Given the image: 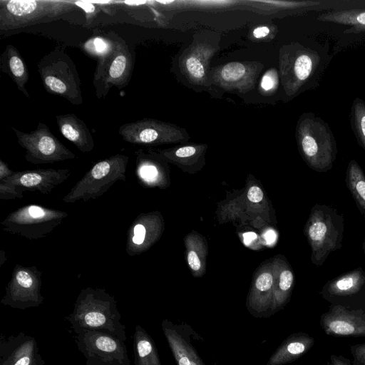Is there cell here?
<instances>
[{
	"label": "cell",
	"mask_w": 365,
	"mask_h": 365,
	"mask_svg": "<svg viewBox=\"0 0 365 365\" xmlns=\"http://www.w3.org/2000/svg\"><path fill=\"white\" fill-rule=\"evenodd\" d=\"M68 319L75 331H101L124 342L126 339L125 326L120 322L116 301L103 288L82 289Z\"/></svg>",
	"instance_id": "1"
},
{
	"label": "cell",
	"mask_w": 365,
	"mask_h": 365,
	"mask_svg": "<svg viewBox=\"0 0 365 365\" xmlns=\"http://www.w3.org/2000/svg\"><path fill=\"white\" fill-rule=\"evenodd\" d=\"M77 9L73 1L0 0V31L2 34L11 30L56 21Z\"/></svg>",
	"instance_id": "2"
},
{
	"label": "cell",
	"mask_w": 365,
	"mask_h": 365,
	"mask_svg": "<svg viewBox=\"0 0 365 365\" xmlns=\"http://www.w3.org/2000/svg\"><path fill=\"white\" fill-rule=\"evenodd\" d=\"M344 217L336 209L317 204L311 210L304 234L312 249L311 259L322 266L331 252L342 246Z\"/></svg>",
	"instance_id": "3"
},
{
	"label": "cell",
	"mask_w": 365,
	"mask_h": 365,
	"mask_svg": "<svg viewBox=\"0 0 365 365\" xmlns=\"http://www.w3.org/2000/svg\"><path fill=\"white\" fill-rule=\"evenodd\" d=\"M46 92L61 96L73 105L83 103L81 82L76 65L63 48L56 46L38 63Z\"/></svg>",
	"instance_id": "4"
},
{
	"label": "cell",
	"mask_w": 365,
	"mask_h": 365,
	"mask_svg": "<svg viewBox=\"0 0 365 365\" xmlns=\"http://www.w3.org/2000/svg\"><path fill=\"white\" fill-rule=\"evenodd\" d=\"M296 137L301 155L312 169L325 172L332 168L336 155V144L329 127L320 118H300Z\"/></svg>",
	"instance_id": "5"
},
{
	"label": "cell",
	"mask_w": 365,
	"mask_h": 365,
	"mask_svg": "<svg viewBox=\"0 0 365 365\" xmlns=\"http://www.w3.org/2000/svg\"><path fill=\"white\" fill-rule=\"evenodd\" d=\"M108 50L98 58L93 75V86L98 98H105L113 86L121 89L130 82L134 56L125 40L117 34H111Z\"/></svg>",
	"instance_id": "6"
},
{
	"label": "cell",
	"mask_w": 365,
	"mask_h": 365,
	"mask_svg": "<svg viewBox=\"0 0 365 365\" xmlns=\"http://www.w3.org/2000/svg\"><path fill=\"white\" fill-rule=\"evenodd\" d=\"M128 157L116 154L96 163L62 198L65 203L95 200L117 181H126Z\"/></svg>",
	"instance_id": "7"
},
{
	"label": "cell",
	"mask_w": 365,
	"mask_h": 365,
	"mask_svg": "<svg viewBox=\"0 0 365 365\" xmlns=\"http://www.w3.org/2000/svg\"><path fill=\"white\" fill-rule=\"evenodd\" d=\"M68 215L64 211L31 204L10 212L1 225L6 232L38 240L52 232Z\"/></svg>",
	"instance_id": "8"
},
{
	"label": "cell",
	"mask_w": 365,
	"mask_h": 365,
	"mask_svg": "<svg viewBox=\"0 0 365 365\" xmlns=\"http://www.w3.org/2000/svg\"><path fill=\"white\" fill-rule=\"evenodd\" d=\"M11 128L17 143L26 151L24 158L29 163L48 164L76 158L42 122H38L36 128L30 133Z\"/></svg>",
	"instance_id": "9"
},
{
	"label": "cell",
	"mask_w": 365,
	"mask_h": 365,
	"mask_svg": "<svg viewBox=\"0 0 365 365\" xmlns=\"http://www.w3.org/2000/svg\"><path fill=\"white\" fill-rule=\"evenodd\" d=\"M79 350L87 365H130L124 341L96 330L75 331Z\"/></svg>",
	"instance_id": "10"
},
{
	"label": "cell",
	"mask_w": 365,
	"mask_h": 365,
	"mask_svg": "<svg viewBox=\"0 0 365 365\" xmlns=\"http://www.w3.org/2000/svg\"><path fill=\"white\" fill-rule=\"evenodd\" d=\"M118 134L129 143L142 145L175 143L189 139L184 128L153 118H143L123 124L118 129Z\"/></svg>",
	"instance_id": "11"
},
{
	"label": "cell",
	"mask_w": 365,
	"mask_h": 365,
	"mask_svg": "<svg viewBox=\"0 0 365 365\" xmlns=\"http://www.w3.org/2000/svg\"><path fill=\"white\" fill-rule=\"evenodd\" d=\"M41 285L42 272L36 266L16 264L1 303L21 309L38 307L43 301Z\"/></svg>",
	"instance_id": "12"
},
{
	"label": "cell",
	"mask_w": 365,
	"mask_h": 365,
	"mask_svg": "<svg viewBox=\"0 0 365 365\" xmlns=\"http://www.w3.org/2000/svg\"><path fill=\"white\" fill-rule=\"evenodd\" d=\"M319 62L314 51L301 46L282 48L279 53V72L286 93L294 95L312 74Z\"/></svg>",
	"instance_id": "13"
},
{
	"label": "cell",
	"mask_w": 365,
	"mask_h": 365,
	"mask_svg": "<svg viewBox=\"0 0 365 365\" xmlns=\"http://www.w3.org/2000/svg\"><path fill=\"white\" fill-rule=\"evenodd\" d=\"M319 294L331 305L365 307V271L359 267L329 281Z\"/></svg>",
	"instance_id": "14"
},
{
	"label": "cell",
	"mask_w": 365,
	"mask_h": 365,
	"mask_svg": "<svg viewBox=\"0 0 365 365\" xmlns=\"http://www.w3.org/2000/svg\"><path fill=\"white\" fill-rule=\"evenodd\" d=\"M262 67L259 62H230L210 69V82L225 91L245 93L255 88Z\"/></svg>",
	"instance_id": "15"
},
{
	"label": "cell",
	"mask_w": 365,
	"mask_h": 365,
	"mask_svg": "<svg viewBox=\"0 0 365 365\" xmlns=\"http://www.w3.org/2000/svg\"><path fill=\"white\" fill-rule=\"evenodd\" d=\"M319 324L329 336H365V307H349L330 305L320 317Z\"/></svg>",
	"instance_id": "16"
},
{
	"label": "cell",
	"mask_w": 365,
	"mask_h": 365,
	"mask_svg": "<svg viewBox=\"0 0 365 365\" xmlns=\"http://www.w3.org/2000/svg\"><path fill=\"white\" fill-rule=\"evenodd\" d=\"M162 330L177 365H207L194 345L200 334L190 325L164 319Z\"/></svg>",
	"instance_id": "17"
},
{
	"label": "cell",
	"mask_w": 365,
	"mask_h": 365,
	"mask_svg": "<svg viewBox=\"0 0 365 365\" xmlns=\"http://www.w3.org/2000/svg\"><path fill=\"white\" fill-rule=\"evenodd\" d=\"M218 46L207 41H197L180 56V71L195 86H210L209 65Z\"/></svg>",
	"instance_id": "18"
},
{
	"label": "cell",
	"mask_w": 365,
	"mask_h": 365,
	"mask_svg": "<svg viewBox=\"0 0 365 365\" xmlns=\"http://www.w3.org/2000/svg\"><path fill=\"white\" fill-rule=\"evenodd\" d=\"M163 218L158 212L140 214L130 224L127 233L125 251L129 256L149 250L163 232Z\"/></svg>",
	"instance_id": "19"
},
{
	"label": "cell",
	"mask_w": 365,
	"mask_h": 365,
	"mask_svg": "<svg viewBox=\"0 0 365 365\" xmlns=\"http://www.w3.org/2000/svg\"><path fill=\"white\" fill-rule=\"evenodd\" d=\"M274 284L272 260L261 266L254 275L246 299V307L255 318L271 316Z\"/></svg>",
	"instance_id": "20"
},
{
	"label": "cell",
	"mask_w": 365,
	"mask_h": 365,
	"mask_svg": "<svg viewBox=\"0 0 365 365\" xmlns=\"http://www.w3.org/2000/svg\"><path fill=\"white\" fill-rule=\"evenodd\" d=\"M68 169L37 168L14 172L3 180L19 185L25 190L49 194L71 175Z\"/></svg>",
	"instance_id": "21"
},
{
	"label": "cell",
	"mask_w": 365,
	"mask_h": 365,
	"mask_svg": "<svg viewBox=\"0 0 365 365\" xmlns=\"http://www.w3.org/2000/svg\"><path fill=\"white\" fill-rule=\"evenodd\" d=\"M272 262L274 284L271 315L282 309L288 303L294 282L293 272L283 257H276Z\"/></svg>",
	"instance_id": "22"
},
{
	"label": "cell",
	"mask_w": 365,
	"mask_h": 365,
	"mask_svg": "<svg viewBox=\"0 0 365 365\" xmlns=\"http://www.w3.org/2000/svg\"><path fill=\"white\" fill-rule=\"evenodd\" d=\"M314 339L304 332L288 336L269 358L266 365H285L307 353L314 346Z\"/></svg>",
	"instance_id": "23"
},
{
	"label": "cell",
	"mask_w": 365,
	"mask_h": 365,
	"mask_svg": "<svg viewBox=\"0 0 365 365\" xmlns=\"http://www.w3.org/2000/svg\"><path fill=\"white\" fill-rule=\"evenodd\" d=\"M56 121L61 135L82 153L91 152L94 141L86 124L74 113L61 114Z\"/></svg>",
	"instance_id": "24"
},
{
	"label": "cell",
	"mask_w": 365,
	"mask_h": 365,
	"mask_svg": "<svg viewBox=\"0 0 365 365\" xmlns=\"http://www.w3.org/2000/svg\"><path fill=\"white\" fill-rule=\"evenodd\" d=\"M163 160L155 151L148 153L142 150L136 152V176L140 183L146 187H164L167 183Z\"/></svg>",
	"instance_id": "25"
},
{
	"label": "cell",
	"mask_w": 365,
	"mask_h": 365,
	"mask_svg": "<svg viewBox=\"0 0 365 365\" xmlns=\"http://www.w3.org/2000/svg\"><path fill=\"white\" fill-rule=\"evenodd\" d=\"M11 349L1 354V365H41V359L34 338L17 336L9 341Z\"/></svg>",
	"instance_id": "26"
},
{
	"label": "cell",
	"mask_w": 365,
	"mask_h": 365,
	"mask_svg": "<svg viewBox=\"0 0 365 365\" xmlns=\"http://www.w3.org/2000/svg\"><path fill=\"white\" fill-rule=\"evenodd\" d=\"M0 70L10 76L26 98H30L26 88L29 78V71L21 55L14 46L7 45L1 54Z\"/></svg>",
	"instance_id": "27"
},
{
	"label": "cell",
	"mask_w": 365,
	"mask_h": 365,
	"mask_svg": "<svg viewBox=\"0 0 365 365\" xmlns=\"http://www.w3.org/2000/svg\"><path fill=\"white\" fill-rule=\"evenodd\" d=\"M206 149L205 144H190L155 152L165 162L188 168H194L198 163L202 165Z\"/></svg>",
	"instance_id": "28"
},
{
	"label": "cell",
	"mask_w": 365,
	"mask_h": 365,
	"mask_svg": "<svg viewBox=\"0 0 365 365\" xmlns=\"http://www.w3.org/2000/svg\"><path fill=\"white\" fill-rule=\"evenodd\" d=\"M186 259L194 277H200L206 271L207 249L204 239L198 233L190 232L185 237Z\"/></svg>",
	"instance_id": "29"
},
{
	"label": "cell",
	"mask_w": 365,
	"mask_h": 365,
	"mask_svg": "<svg viewBox=\"0 0 365 365\" xmlns=\"http://www.w3.org/2000/svg\"><path fill=\"white\" fill-rule=\"evenodd\" d=\"M133 351L134 365H162L154 341L140 325L135 327Z\"/></svg>",
	"instance_id": "30"
},
{
	"label": "cell",
	"mask_w": 365,
	"mask_h": 365,
	"mask_svg": "<svg viewBox=\"0 0 365 365\" xmlns=\"http://www.w3.org/2000/svg\"><path fill=\"white\" fill-rule=\"evenodd\" d=\"M318 20L333 22L344 25H351L353 28L344 33H359L365 31V10L350 9L331 11L319 15Z\"/></svg>",
	"instance_id": "31"
},
{
	"label": "cell",
	"mask_w": 365,
	"mask_h": 365,
	"mask_svg": "<svg viewBox=\"0 0 365 365\" xmlns=\"http://www.w3.org/2000/svg\"><path fill=\"white\" fill-rule=\"evenodd\" d=\"M346 182L359 210L365 217V174L354 160L349 163Z\"/></svg>",
	"instance_id": "32"
},
{
	"label": "cell",
	"mask_w": 365,
	"mask_h": 365,
	"mask_svg": "<svg viewBox=\"0 0 365 365\" xmlns=\"http://www.w3.org/2000/svg\"><path fill=\"white\" fill-rule=\"evenodd\" d=\"M352 120L358 140L365 150V103L360 99L353 104Z\"/></svg>",
	"instance_id": "33"
},
{
	"label": "cell",
	"mask_w": 365,
	"mask_h": 365,
	"mask_svg": "<svg viewBox=\"0 0 365 365\" xmlns=\"http://www.w3.org/2000/svg\"><path fill=\"white\" fill-rule=\"evenodd\" d=\"M279 77L276 68L267 70L261 77L259 89L264 96H271L274 94L279 86Z\"/></svg>",
	"instance_id": "34"
},
{
	"label": "cell",
	"mask_w": 365,
	"mask_h": 365,
	"mask_svg": "<svg viewBox=\"0 0 365 365\" xmlns=\"http://www.w3.org/2000/svg\"><path fill=\"white\" fill-rule=\"evenodd\" d=\"M24 191L25 189L19 185L4 180H0L1 200L21 199L24 197Z\"/></svg>",
	"instance_id": "35"
},
{
	"label": "cell",
	"mask_w": 365,
	"mask_h": 365,
	"mask_svg": "<svg viewBox=\"0 0 365 365\" xmlns=\"http://www.w3.org/2000/svg\"><path fill=\"white\" fill-rule=\"evenodd\" d=\"M111 43L110 36L109 38H95L85 43V49L97 57L104 54L109 48Z\"/></svg>",
	"instance_id": "36"
},
{
	"label": "cell",
	"mask_w": 365,
	"mask_h": 365,
	"mask_svg": "<svg viewBox=\"0 0 365 365\" xmlns=\"http://www.w3.org/2000/svg\"><path fill=\"white\" fill-rule=\"evenodd\" d=\"M350 351L353 356L352 365H365V343L351 346Z\"/></svg>",
	"instance_id": "37"
},
{
	"label": "cell",
	"mask_w": 365,
	"mask_h": 365,
	"mask_svg": "<svg viewBox=\"0 0 365 365\" xmlns=\"http://www.w3.org/2000/svg\"><path fill=\"white\" fill-rule=\"evenodd\" d=\"M247 197L250 202L259 204L263 200L264 193L259 186L254 185L249 187L247 192Z\"/></svg>",
	"instance_id": "38"
},
{
	"label": "cell",
	"mask_w": 365,
	"mask_h": 365,
	"mask_svg": "<svg viewBox=\"0 0 365 365\" xmlns=\"http://www.w3.org/2000/svg\"><path fill=\"white\" fill-rule=\"evenodd\" d=\"M243 243L251 249L260 248V240L258 235L254 232H247L242 235Z\"/></svg>",
	"instance_id": "39"
},
{
	"label": "cell",
	"mask_w": 365,
	"mask_h": 365,
	"mask_svg": "<svg viewBox=\"0 0 365 365\" xmlns=\"http://www.w3.org/2000/svg\"><path fill=\"white\" fill-rule=\"evenodd\" d=\"M270 34V29L267 26H260L252 30V35L256 39H262Z\"/></svg>",
	"instance_id": "40"
},
{
	"label": "cell",
	"mask_w": 365,
	"mask_h": 365,
	"mask_svg": "<svg viewBox=\"0 0 365 365\" xmlns=\"http://www.w3.org/2000/svg\"><path fill=\"white\" fill-rule=\"evenodd\" d=\"M330 365H352L351 361L341 355L332 354L329 359Z\"/></svg>",
	"instance_id": "41"
},
{
	"label": "cell",
	"mask_w": 365,
	"mask_h": 365,
	"mask_svg": "<svg viewBox=\"0 0 365 365\" xmlns=\"http://www.w3.org/2000/svg\"><path fill=\"white\" fill-rule=\"evenodd\" d=\"M262 238L266 245L271 246L272 244L275 243L277 235L274 230H268L263 233Z\"/></svg>",
	"instance_id": "42"
},
{
	"label": "cell",
	"mask_w": 365,
	"mask_h": 365,
	"mask_svg": "<svg viewBox=\"0 0 365 365\" xmlns=\"http://www.w3.org/2000/svg\"><path fill=\"white\" fill-rule=\"evenodd\" d=\"M14 173V171L9 168L7 163L0 159V180L9 178Z\"/></svg>",
	"instance_id": "43"
},
{
	"label": "cell",
	"mask_w": 365,
	"mask_h": 365,
	"mask_svg": "<svg viewBox=\"0 0 365 365\" xmlns=\"http://www.w3.org/2000/svg\"><path fill=\"white\" fill-rule=\"evenodd\" d=\"M6 252L3 250L0 251V267L4 264V263L6 261Z\"/></svg>",
	"instance_id": "44"
},
{
	"label": "cell",
	"mask_w": 365,
	"mask_h": 365,
	"mask_svg": "<svg viewBox=\"0 0 365 365\" xmlns=\"http://www.w3.org/2000/svg\"><path fill=\"white\" fill-rule=\"evenodd\" d=\"M363 248H364V252H365V240H364V242L363 243Z\"/></svg>",
	"instance_id": "45"
},
{
	"label": "cell",
	"mask_w": 365,
	"mask_h": 365,
	"mask_svg": "<svg viewBox=\"0 0 365 365\" xmlns=\"http://www.w3.org/2000/svg\"><path fill=\"white\" fill-rule=\"evenodd\" d=\"M326 365H330V364H329V362L328 361V362L327 363V364H326Z\"/></svg>",
	"instance_id": "46"
}]
</instances>
